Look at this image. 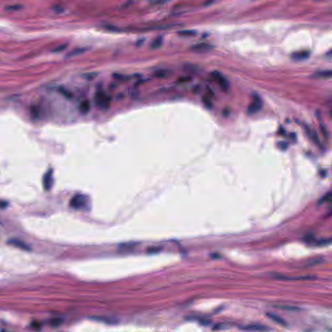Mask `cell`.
Masks as SVG:
<instances>
[{"label":"cell","instance_id":"obj_1","mask_svg":"<svg viewBox=\"0 0 332 332\" xmlns=\"http://www.w3.org/2000/svg\"><path fill=\"white\" fill-rule=\"evenodd\" d=\"M70 207L76 210H83L88 207V198L83 194H76L69 201Z\"/></svg>","mask_w":332,"mask_h":332},{"label":"cell","instance_id":"obj_2","mask_svg":"<svg viewBox=\"0 0 332 332\" xmlns=\"http://www.w3.org/2000/svg\"><path fill=\"white\" fill-rule=\"evenodd\" d=\"M95 103L99 108L107 109L110 104L111 99L102 91H97L94 97Z\"/></svg>","mask_w":332,"mask_h":332},{"label":"cell","instance_id":"obj_3","mask_svg":"<svg viewBox=\"0 0 332 332\" xmlns=\"http://www.w3.org/2000/svg\"><path fill=\"white\" fill-rule=\"evenodd\" d=\"M211 76L212 79L217 83L222 91L227 92L230 87V84L228 80L222 75L220 72L215 71L211 73Z\"/></svg>","mask_w":332,"mask_h":332},{"label":"cell","instance_id":"obj_4","mask_svg":"<svg viewBox=\"0 0 332 332\" xmlns=\"http://www.w3.org/2000/svg\"><path fill=\"white\" fill-rule=\"evenodd\" d=\"M263 107V101L258 95H255L253 96V99L251 103L248 105L247 108V113L248 115H254L260 111Z\"/></svg>","mask_w":332,"mask_h":332},{"label":"cell","instance_id":"obj_5","mask_svg":"<svg viewBox=\"0 0 332 332\" xmlns=\"http://www.w3.org/2000/svg\"><path fill=\"white\" fill-rule=\"evenodd\" d=\"M214 48V46L211 44L202 42L192 45L191 50L195 53H207L213 50Z\"/></svg>","mask_w":332,"mask_h":332},{"label":"cell","instance_id":"obj_6","mask_svg":"<svg viewBox=\"0 0 332 332\" xmlns=\"http://www.w3.org/2000/svg\"><path fill=\"white\" fill-rule=\"evenodd\" d=\"M43 186L45 191H49L53 184V172L52 169H49L44 174L42 180Z\"/></svg>","mask_w":332,"mask_h":332},{"label":"cell","instance_id":"obj_7","mask_svg":"<svg viewBox=\"0 0 332 332\" xmlns=\"http://www.w3.org/2000/svg\"><path fill=\"white\" fill-rule=\"evenodd\" d=\"M310 52L306 50L294 52L293 53H292L291 55V58L296 61H304V60L310 57Z\"/></svg>","mask_w":332,"mask_h":332},{"label":"cell","instance_id":"obj_8","mask_svg":"<svg viewBox=\"0 0 332 332\" xmlns=\"http://www.w3.org/2000/svg\"><path fill=\"white\" fill-rule=\"evenodd\" d=\"M8 243L9 245H12V246L14 247L21 248L22 250H31V247H30L27 243H24V241H22L21 240H17V239H11V240H10L8 241Z\"/></svg>","mask_w":332,"mask_h":332},{"label":"cell","instance_id":"obj_9","mask_svg":"<svg viewBox=\"0 0 332 332\" xmlns=\"http://www.w3.org/2000/svg\"><path fill=\"white\" fill-rule=\"evenodd\" d=\"M312 77L323 79H331L332 78V69H327V70H322L315 72L313 75H312Z\"/></svg>","mask_w":332,"mask_h":332},{"label":"cell","instance_id":"obj_10","mask_svg":"<svg viewBox=\"0 0 332 332\" xmlns=\"http://www.w3.org/2000/svg\"><path fill=\"white\" fill-rule=\"evenodd\" d=\"M243 329L246 331H268V328L266 326H262L260 324H250L248 326H245Z\"/></svg>","mask_w":332,"mask_h":332},{"label":"cell","instance_id":"obj_11","mask_svg":"<svg viewBox=\"0 0 332 332\" xmlns=\"http://www.w3.org/2000/svg\"><path fill=\"white\" fill-rule=\"evenodd\" d=\"M267 317L271 319L272 320H273L275 323L278 324H280L281 326H285L286 325V322H285L283 318L281 317H279L278 315H276V314H274V313H268L267 314Z\"/></svg>","mask_w":332,"mask_h":332},{"label":"cell","instance_id":"obj_12","mask_svg":"<svg viewBox=\"0 0 332 332\" xmlns=\"http://www.w3.org/2000/svg\"><path fill=\"white\" fill-rule=\"evenodd\" d=\"M309 243H311L312 245H315V246H324V245H329L332 243V238H327V239H322L318 241H312L310 240Z\"/></svg>","mask_w":332,"mask_h":332},{"label":"cell","instance_id":"obj_13","mask_svg":"<svg viewBox=\"0 0 332 332\" xmlns=\"http://www.w3.org/2000/svg\"><path fill=\"white\" fill-rule=\"evenodd\" d=\"M87 50H88V48H76V49H74V50L71 51L70 52H69L66 55V57L71 58V57H73V56L79 55L83 53L86 52Z\"/></svg>","mask_w":332,"mask_h":332},{"label":"cell","instance_id":"obj_14","mask_svg":"<svg viewBox=\"0 0 332 332\" xmlns=\"http://www.w3.org/2000/svg\"><path fill=\"white\" fill-rule=\"evenodd\" d=\"M90 110V103L88 101H82L79 106V110L83 114H86Z\"/></svg>","mask_w":332,"mask_h":332},{"label":"cell","instance_id":"obj_15","mask_svg":"<svg viewBox=\"0 0 332 332\" xmlns=\"http://www.w3.org/2000/svg\"><path fill=\"white\" fill-rule=\"evenodd\" d=\"M162 44H163V38L160 36H158L157 38H156L154 40H153V41L151 42L150 45L151 48L153 49H158L162 45Z\"/></svg>","mask_w":332,"mask_h":332},{"label":"cell","instance_id":"obj_16","mask_svg":"<svg viewBox=\"0 0 332 332\" xmlns=\"http://www.w3.org/2000/svg\"><path fill=\"white\" fill-rule=\"evenodd\" d=\"M169 74V71L167 69H158L154 73V75L155 77L158 78H164L167 77Z\"/></svg>","mask_w":332,"mask_h":332},{"label":"cell","instance_id":"obj_17","mask_svg":"<svg viewBox=\"0 0 332 332\" xmlns=\"http://www.w3.org/2000/svg\"><path fill=\"white\" fill-rule=\"evenodd\" d=\"M178 34L181 36H193L196 35V32L193 30H183L179 31Z\"/></svg>","mask_w":332,"mask_h":332},{"label":"cell","instance_id":"obj_18","mask_svg":"<svg viewBox=\"0 0 332 332\" xmlns=\"http://www.w3.org/2000/svg\"><path fill=\"white\" fill-rule=\"evenodd\" d=\"M93 319L96 320H98V321H101V322H103V323H108V324H114L115 323V319H113V318H107V317H94L93 318Z\"/></svg>","mask_w":332,"mask_h":332},{"label":"cell","instance_id":"obj_19","mask_svg":"<svg viewBox=\"0 0 332 332\" xmlns=\"http://www.w3.org/2000/svg\"><path fill=\"white\" fill-rule=\"evenodd\" d=\"M331 199H332V191L328 192V193L326 194H325L323 197L320 199L318 202H319L320 204H323L325 203V202L331 201Z\"/></svg>","mask_w":332,"mask_h":332},{"label":"cell","instance_id":"obj_20","mask_svg":"<svg viewBox=\"0 0 332 332\" xmlns=\"http://www.w3.org/2000/svg\"><path fill=\"white\" fill-rule=\"evenodd\" d=\"M22 8V6L21 5H12L6 6L5 9L7 11H16L20 10Z\"/></svg>","mask_w":332,"mask_h":332},{"label":"cell","instance_id":"obj_21","mask_svg":"<svg viewBox=\"0 0 332 332\" xmlns=\"http://www.w3.org/2000/svg\"><path fill=\"white\" fill-rule=\"evenodd\" d=\"M67 46H68V44H61V45H58V47H56V48H54V49H53L52 50H51V51H52L53 53H60V52H61V51H62L65 50V49H66V48H67Z\"/></svg>","mask_w":332,"mask_h":332},{"label":"cell","instance_id":"obj_22","mask_svg":"<svg viewBox=\"0 0 332 332\" xmlns=\"http://www.w3.org/2000/svg\"><path fill=\"white\" fill-rule=\"evenodd\" d=\"M288 144L285 141H279L277 144V147L281 151H285L288 148Z\"/></svg>","mask_w":332,"mask_h":332},{"label":"cell","instance_id":"obj_23","mask_svg":"<svg viewBox=\"0 0 332 332\" xmlns=\"http://www.w3.org/2000/svg\"><path fill=\"white\" fill-rule=\"evenodd\" d=\"M62 323V320L61 318H53V319H51L50 322H49L51 326H58Z\"/></svg>","mask_w":332,"mask_h":332},{"label":"cell","instance_id":"obj_24","mask_svg":"<svg viewBox=\"0 0 332 332\" xmlns=\"http://www.w3.org/2000/svg\"><path fill=\"white\" fill-rule=\"evenodd\" d=\"M203 102L205 104V105L207 107H211V102L207 99L206 98H205L204 99H203Z\"/></svg>","mask_w":332,"mask_h":332},{"label":"cell","instance_id":"obj_25","mask_svg":"<svg viewBox=\"0 0 332 332\" xmlns=\"http://www.w3.org/2000/svg\"><path fill=\"white\" fill-rule=\"evenodd\" d=\"M8 206V202H5V201H2L1 202V207L2 209L6 208V206Z\"/></svg>","mask_w":332,"mask_h":332},{"label":"cell","instance_id":"obj_26","mask_svg":"<svg viewBox=\"0 0 332 332\" xmlns=\"http://www.w3.org/2000/svg\"><path fill=\"white\" fill-rule=\"evenodd\" d=\"M214 1V0H207L206 2V5H210Z\"/></svg>","mask_w":332,"mask_h":332},{"label":"cell","instance_id":"obj_27","mask_svg":"<svg viewBox=\"0 0 332 332\" xmlns=\"http://www.w3.org/2000/svg\"><path fill=\"white\" fill-rule=\"evenodd\" d=\"M165 1H167V0H160V1L161 3H163V2L164 3Z\"/></svg>","mask_w":332,"mask_h":332},{"label":"cell","instance_id":"obj_28","mask_svg":"<svg viewBox=\"0 0 332 332\" xmlns=\"http://www.w3.org/2000/svg\"><path fill=\"white\" fill-rule=\"evenodd\" d=\"M330 114H331V116H332V110H331V112H330Z\"/></svg>","mask_w":332,"mask_h":332}]
</instances>
